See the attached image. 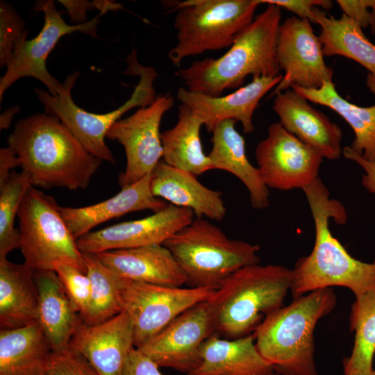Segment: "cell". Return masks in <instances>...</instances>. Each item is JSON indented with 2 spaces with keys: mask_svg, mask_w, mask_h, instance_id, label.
I'll return each instance as SVG.
<instances>
[{
  "mask_svg": "<svg viewBox=\"0 0 375 375\" xmlns=\"http://www.w3.org/2000/svg\"><path fill=\"white\" fill-rule=\"evenodd\" d=\"M302 190L313 218L315 238L310 253L299 258L292 269L293 298L333 286L347 288L355 297L375 290V260L365 262L352 257L329 228L331 219L338 224L346 222L344 206L331 198L319 178Z\"/></svg>",
  "mask_w": 375,
  "mask_h": 375,
  "instance_id": "obj_1",
  "label": "cell"
},
{
  "mask_svg": "<svg viewBox=\"0 0 375 375\" xmlns=\"http://www.w3.org/2000/svg\"><path fill=\"white\" fill-rule=\"evenodd\" d=\"M33 186L85 189L101 164L57 117L37 113L19 119L8 138Z\"/></svg>",
  "mask_w": 375,
  "mask_h": 375,
  "instance_id": "obj_2",
  "label": "cell"
},
{
  "mask_svg": "<svg viewBox=\"0 0 375 375\" xmlns=\"http://www.w3.org/2000/svg\"><path fill=\"white\" fill-rule=\"evenodd\" d=\"M281 24V8L267 4L224 55L196 60L179 69L176 75L189 91L211 97H219L225 90L238 89L250 75L278 76L276 47Z\"/></svg>",
  "mask_w": 375,
  "mask_h": 375,
  "instance_id": "obj_3",
  "label": "cell"
},
{
  "mask_svg": "<svg viewBox=\"0 0 375 375\" xmlns=\"http://www.w3.org/2000/svg\"><path fill=\"white\" fill-rule=\"evenodd\" d=\"M337 303L332 288L294 298L265 318L254 331L257 349L280 375H317L313 333Z\"/></svg>",
  "mask_w": 375,
  "mask_h": 375,
  "instance_id": "obj_4",
  "label": "cell"
},
{
  "mask_svg": "<svg viewBox=\"0 0 375 375\" xmlns=\"http://www.w3.org/2000/svg\"><path fill=\"white\" fill-rule=\"evenodd\" d=\"M292 282V269L280 265L245 266L228 276L208 300L215 333L235 339L254 333L281 308Z\"/></svg>",
  "mask_w": 375,
  "mask_h": 375,
  "instance_id": "obj_5",
  "label": "cell"
},
{
  "mask_svg": "<svg viewBox=\"0 0 375 375\" xmlns=\"http://www.w3.org/2000/svg\"><path fill=\"white\" fill-rule=\"evenodd\" d=\"M163 245L192 288L217 290L237 270L260 262L258 245L229 238L203 217L194 219Z\"/></svg>",
  "mask_w": 375,
  "mask_h": 375,
  "instance_id": "obj_6",
  "label": "cell"
},
{
  "mask_svg": "<svg viewBox=\"0 0 375 375\" xmlns=\"http://www.w3.org/2000/svg\"><path fill=\"white\" fill-rule=\"evenodd\" d=\"M128 66L124 74L138 75L140 81L131 97L120 107L109 112L96 114L78 107L72 97V89L79 76L75 72L68 75L57 96L49 92L35 88L34 92L44 107V112L57 117L81 142L93 156L112 164L115 160L105 142L110 127L129 110L135 107H146L156 99L153 86L158 73L151 67L141 65L137 59L135 49L126 57Z\"/></svg>",
  "mask_w": 375,
  "mask_h": 375,
  "instance_id": "obj_7",
  "label": "cell"
},
{
  "mask_svg": "<svg viewBox=\"0 0 375 375\" xmlns=\"http://www.w3.org/2000/svg\"><path fill=\"white\" fill-rule=\"evenodd\" d=\"M259 0H188L173 3L177 43L169 52L172 63L208 51L230 47L253 20Z\"/></svg>",
  "mask_w": 375,
  "mask_h": 375,
  "instance_id": "obj_8",
  "label": "cell"
},
{
  "mask_svg": "<svg viewBox=\"0 0 375 375\" xmlns=\"http://www.w3.org/2000/svg\"><path fill=\"white\" fill-rule=\"evenodd\" d=\"M54 198L32 186L17 217L24 264L33 272L53 270L54 262L69 263L86 273L83 254Z\"/></svg>",
  "mask_w": 375,
  "mask_h": 375,
  "instance_id": "obj_9",
  "label": "cell"
},
{
  "mask_svg": "<svg viewBox=\"0 0 375 375\" xmlns=\"http://www.w3.org/2000/svg\"><path fill=\"white\" fill-rule=\"evenodd\" d=\"M215 291L203 288L162 286L122 278V311L132 322L135 347L138 348L154 337L187 309L208 300Z\"/></svg>",
  "mask_w": 375,
  "mask_h": 375,
  "instance_id": "obj_10",
  "label": "cell"
},
{
  "mask_svg": "<svg viewBox=\"0 0 375 375\" xmlns=\"http://www.w3.org/2000/svg\"><path fill=\"white\" fill-rule=\"evenodd\" d=\"M34 10L42 11L44 23L39 34L26 40L28 31L15 43L12 60L5 74L0 79V101L6 90L18 79L30 76L38 79L47 88L53 96H57L62 83L54 78L47 70L46 60L60 39L74 32H81L97 38L99 16L81 24L69 25L58 11L52 0L38 1Z\"/></svg>",
  "mask_w": 375,
  "mask_h": 375,
  "instance_id": "obj_11",
  "label": "cell"
},
{
  "mask_svg": "<svg viewBox=\"0 0 375 375\" xmlns=\"http://www.w3.org/2000/svg\"><path fill=\"white\" fill-rule=\"evenodd\" d=\"M174 102L171 94L160 95L151 104L120 119L108 130L106 138L121 143L126 153L125 170L118 178L121 188L151 174L162 158L160 126L163 115L173 107Z\"/></svg>",
  "mask_w": 375,
  "mask_h": 375,
  "instance_id": "obj_12",
  "label": "cell"
},
{
  "mask_svg": "<svg viewBox=\"0 0 375 375\" xmlns=\"http://www.w3.org/2000/svg\"><path fill=\"white\" fill-rule=\"evenodd\" d=\"M255 155L265 185L285 191L303 189L318 178L323 160L279 122L269 126L267 136L258 143Z\"/></svg>",
  "mask_w": 375,
  "mask_h": 375,
  "instance_id": "obj_13",
  "label": "cell"
},
{
  "mask_svg": "<svg viewBox=\"0 0 375 375\" xmlns=\"http://www.w3.org/2000/svg\"><path fill=\"white\" fill-rule=\"evenodd\" d=\"M323 47L311 23L296 16L285 19L278 31L276 58L285 74L272 96L297 86L317 89L331 81L333 69L325 62Z\"/></svg>",
  "mask_w": 375,
  "mask_h": 375,
  "instance_id": "obj_14",
  "label": "cell"
},
{
  "mask_svg": "<svg viewBox=\"0 0 375 375\" xmlns=\"http://www.w3.org/2000/svg\"><path fill=\"white\" fill-rule=\"evenodd\" d=\"M214 333L212 312L207 300L187 309L137 349L159 367L188 374L198 365L203 343Z\"/></svg>",
  "mask_w": 375,
  "mask_h": 375,
  "instance_id": "obj_15",
  "label": "cell"
},
{
  "mask_svg": "<svg viewBox=\"0 0 375 375\" xmlns=\"http://www.w3.org/2000/svg\"><path fill=\"white\" fill-rule=\"evenodd\" d=\"M194 212L169 203L163 209L140 219L121 222L90 231L76 240L83 254L163 244L194 219Z\"/></svg>",
  "mask_w": 375,
  "mask_h": 375,
  "instance_id": "obj_16",
  "label": "cell"
},
{
  "mask_svg": "<svg viewBox=\"0 0 375 375\" xmlns=\"http://www.w3.org/2000/svg\"><path fill=\"white\" fill-rule=\"evenodd\" d=\"M283 75L253 77L252 81L225 96L211 97L189 91L181 87L177 99L188 106L203 122L206 130L212 132L219 123L233 119L240 122L245 133L254 131L253 115L263 96L276 88Z\"/></svg>",
  "mask_w": 375,
  "mask_h": 375,
  "instance_id": "obj_17",
  "label": "cell"
},
{
  "mask_svg": "<svg viewBox=\"0 0 375 375\" xmlns=\"http://www.w3.org/2000/svg\"><path fill=\"white\" fill-rule=\"evenodd\" d=\"M69 347L83 355L100 375H122L135 347L132 322L124 311L99 324L83 322Z\"/></svg>",
  "mask_w": 375,
  "mask_h": 375,
  "instance_id": "obj_18",
  "label": "cell"
},
{
  "mask_svg": "<svg viewBox=\"0 0 375 375\" xmlns=\"http://www.w3.org/2000/svg\"><path fill=\"white\" fill-rule=\"evenodd\" d=\"M272 108L279 123L323 158L337 160L342 153L340 128L292 89L274 95Z\"/></svg>",
  "mask_w": 375,
  "mask_h": 375,
  "instance_id": "obj_19",
  "label": "cell"
},
{
  "mask_svg": "<svg viewBox=\"0 0 375 375\" xmlns=\"http://www.w3.org/2000/svg\"><path fill=\"white\" fill-rule=\"evenodd\" d=\"M95 255L105 266L124 279L167 287L186 284L182 269L163 244L110 250Z\"/></svg>",
  "mask_w": 375,
  "mask_h": 375,
  "instance_id": "obj_20",
  "label": "cell"
},
{
  "mask_svg": "<svg viewBox=\"0 0 375 375\" xmlns=\"http://www.w3.org/2000/svg\"><path fill=\"white\" fill-rule=\"evenodd\" d=\"M152 194L175 206L192 210L197 217L220 222L226 214L222 193L201 183L194 174L161 160L151 174Z\"/></svg>",
  "mask_w": 375,
  "mask_h": 375,
  "instance_id": "obj_21",
  "label": "cell"
},
{
  "mask_svg": "<svg viewBox=\"0 0 375 375\" xmlns=\"http://www.w3.org/2000/svg\"><path fill=\"white\" fill-rule=\"evenodd\" d=\"M151 174L131 185L121 188L115 196L97 203L80 207H61L60 212L77 240L96 226L126 213L150 210L158 212L168 204L156 197L150 188Z\"/></svg>",
  "mask_w": 375,
  "mask_h": 375,
  "instance_id": "obj_22",
  "label": "cell"
},
{
  "mask_svg": "<svg viewBox=\"0 0 375 375\" xmlns=\"http://www.w3.org/2000/svg\"><path fill=\"white\" fill-rule=\"evenodd\" d=\"M274 371L258 352L253 333L235 339L214 333L203 343L199 362L187 375H271Z\"/></svg>",
  "mask_w": 375,
  "mask_h": 375,
  "instance_id": "obj_23",
  "label": "cell"
},
{
  "mask_svg": "<svg viewBox=\"0 0 375 375\" xmlns=\"http://www.w3.org/2000/svg\"><path fill=\"white\" fill-rule=\"evenodd\" d=\"M38 292V324L53 351L69 347L84 322L54 270L35 272Z\"/></svg>",
  "mask_w": 375,
  "mask_h": 375,
  "instance_id": "obj_24",
  "label": "cell"
},
{
  "mask_svg": "<svg viewBox=\"0 0 375 375\" xmlns=\"http://www.w3.org/2000/svg\"><path fill=\"white\" fill-rule=\"evenodd\" d=\"M235 121L219 123L212 130V147L208 155L212 169L226 171L247 188L252 207L262 210L269 206V188L264 183L259 170L249 160L245 140L235 128Z\"/></svg>",
  "mask_w": 375,
  "mask_h": 375,
  "instance_id": "obj_25",
  "label": "cell"
},
{
  "mask_svg": "<svg viewBox=\"0 0 375 375\" xmlns=\"http://www.w3.org/2000/svg\"><path fill=\"white\" fill-rule=\"evenodd\" d=\"M35 272L24 264L0 258V328L38 323V292Z\"/></svg>",
  "mask_w": 375,
  "mask_h": 375,
  "instance_id": "obj_26",
  "label": "cell"
},
{
  "mask_svg": "<svg viewBox=\"0 0 375 375\" xmlns=\"http://www.w3.org/2000/svg\"><path fill=\"white\" fill-rule=\"evenodd\" d=\"M319 35L324 56H341L351 59L367 71L366 85L375 94V44L365 35L362 28L342 14L340 18L328 16L317 8L315 10Z\"/></svg>",
  "mask_w": 375,
  "mask_h": 375,
  "instance_id": "obj_27",
  "label": "cell"
},
{
  "mask_svg": "<svg viewBox=\"0 0 375 375\" xmlns=\"http://www.w3.org/2000/svg\"><path fill=\"white\" fill-rule=\"evenodd\" d=\"M53 349L38 323L0 331V375H44Z\"/></svg>",
  "mask_w": 375,
  "mask_h": 375,
  "instance_id": "obj_28",
  "label": "cell"
},
{
  "mask_svg": "<svg viewBox=\"0 0 375 375\" xmlns=\"http://www.w3.org/2000/svg\"><path fill=\"white\" fill-rule=\"evenodd\" d=\"M203 122L187 105L178 106V122L161 133L162 160L175 168L199 176L212 170L210 160L203 152L200 130Z\"/></svg>",
  "mask_w": 375,
  "mask_h": 375,
  "instance_id": "obj_29",
  "label": "cell"
},
{
  "mask_svg": "<svg viewBox=\"0 0 375 375\" xmlns=\"http://www.w3.org/2000/svg\"><path fill=\"white\" fill-rule=\"evenodd\" d=\"M291 88L312 103L335 111L351 126L354 133L351 149L364 159L375 162V104L360 106L342 97L333 81L317 89Z\"/></svg>",
  "mask_w": 375,
  "mask_h": 375,
  "instance_id": "obj_30",
  "label": "cell"
},
{
  "mask_svg": "<svg viewBox=\"0 0 375 375\" xmlns=\"http://www.w3.org/2000/svg\"><path fill=\"white\" fill-rule=\"evenodd\" d=\"M349 317L353 347L343 360L344 375H372L375 354V290L355 297Z\"/></svg>",
  "mask_w": 375,
  "mask_h": 375,
  "instance_id": "obj_31",
  "label": "cell"
},
{
  "mask_svg": "<svg viewBox=\"0 0 375 375\" xmlns=\"http://www.w3.org/2000/svg\"><path fill=\"white\" fill-rule=\"evenodd\" d=\"M83 258L91 285L89 312L83 322L96 324L122 312V278L105 266L95 254H83Z\"/></svg>",
  "mask_w": 375,
  "mask_h": 375,
  "instance_id": "obj_32",
  "label": "cell"
},
{
  "mask_svg": "<svg viewBox=\"0 0 375 375\" xmlns=\"http://www.w3.org/2000/svg\"><path fill=\"white\" fill-rule=\"evenodd\" d=\"M32 186L29 176L22 171H13L0 185V258L20 248V233L14 227V222L24 197Z\"/></svg>",
  "mask_w": 375,
  "mask_h": 375,
  "instance_id": "obj_33",
  "label": "cell"
},
{
  "mask_svg": "<svg viewBox=\"0 0 375 375\" xmlns=\"http://www.w3.org/2000/svg\"><path fill=\"white\" fill-rule=\"evenodd\" d=\"M53 269L84 321L88 314L90 303L91 285L88 276L75 266L65 262H54Z\"/></svg>",
  "mask_w": 375,
  "mask_h": 375,
  "instance_id": "obj_34",
  "label": "cell"
},
{
  "mask_svg": "<svg viewBox=\"0 0 375 375\" xmlns=\"http://www.w3.org/2000/svg\"><path fill=\"white\" fill-rule=\"evenodd\" d=\"M25 22L15 8L5 1H0V66L8 67L12 60L17 41L26 32Z\"/></svg>",
  "mask_w": 375,
  "mask_h": 375,
  "instance_id": "obj_35",
  "label": "cell"
},
{
  "mask_svg": "<svg viewBox=\"0 0 375 375\" xmlns=\"http://www.w3.org/2000/svg\"><path fill=\"white\" fill-rule=\"evenodd\" d=\"M44 375H100L88 360L70 347L53 351Z\"/></svg>",
  "mask_w": 375,
  "mask_h": 375,
  "instance_id": "obj_36",
  "label": "cell"
},
{
  "mask_svg": "<svg viewBox=\"0 0 375 375\" xmlns=\"http://www.w3.org/2000/svg\"><path fill=\"white\" fill-rule=\"evenodd\" d=\"M261 3L274 4L296 15L299 19L317 24L315 10L317 8L329 10L333 3L330 0H259Z\"/></svg>",
  "mask_w": 375,
  "mask_h": 375,
  "instance_id": "obj_37",
  "label": "cell"
},
{
  "mask_svg": "<svg viewBox=\"0 0 375 375\" xmlns=\"http://www.w3.org/2000/svg\"><path fill=\"white\" fill-rule=\"evenodd\" d=\"M159 368L153 360L134 347L129 353L122 375H163Z\"/></svg>",
  "mask_w": 375,
  "mask_h": 375,
  "instance_id": "obj_38",
  "label": "cell"
},
{
  "mask_svg": "<svg viewBox=\"0 0 375 375\" xmlns=\"http://www.w3.org/2000/svg\"><path fill=\"white\" fill-rule=\"evenodd\" d=\"M343 14L356 22L362 28L369 27L370 10L367 0H338Z\"/></svg>",
  "mask_w": 375,
  "mask_h": 375,
  "instance_id": "obj_39",
  "label": "cell"
},
{
  "mask_svg": "<svg viewBox=\"0 0 375 375\" xmlns=\"http://www.w3.org/2000/svg\"><path fill=\"white\" fill-rule=\"evenodd\" d=\"M342 153L346 158L356 162L364 169L362 184L368 192L375 194V162L364 159L350 147H345Z\"/></svg>",
  "mask_w": 375,
  "mask_h": 375,
  "instance_id": "obj_40",
  "label": "cell"
},
{
  "mask_svg": "<svg viewBox=\"0 0 375 375\" xmlns=\"http://www.w3.org/2000/svg\"><path fill=\"white\" fill-rule=\"evenodd\" d=\"M58 2L65 8L71 22L78 24L87 22V12L96 8L95 0H59Z\"/></svg>",
  "mask_w": 375,
  "mask_h": 375,
  "instance_id": "obj_41",
  "label": "cell"
},
{
  "mask_svg": "<svg viewBox=\"0 0 375 375\" xmlns=\"http://www.w3.org/2000/svg\"><path fill=\"white\" fill-rule=\"evenodd\" d=\"M20 161L15 151L10 147L0 149V185L10 177L12 169L20 167Z\"/></svg>",
  "mask_w": 375,
  "mask_h": 375,
  "instance_id": "obj_42",
  "label": "cell"
},
{
  "mask_svg": "<svg viewBox=\"0 0 375 375\" xmlns=\"http://www.w3.org/2000/svg\"><path fill=\"white\" fill-rule=\"evenodd\" d=\"M20 110L19 106H14L8 108L0 115V129H8L13 119L14 116Z\"/></svg>",
  "mask_w": 375,
  "mask_h": 375,
  "instance_id": "obj_43",
  "label": "cell"
},
{
  "mask_svg": "<svg viewBox=\"0 0 375 375\" xmlns=\"http://www.w3.org/2000/svg\"><path fill=\"white\" fill-rule=\"evenodd\" d=\"M95 1L96 8L100 11V15L110 10H117L123 8L121 3L114 2L113 1L95 0Z\"/></svg>",
  "mask_w": 375,
  "mask_h": 375,
  "instance_id": "obj_44",
  "label": "cell"
},
{
  "mask_svg": "<svg viewBox=\"0 0 375 375\" xmlns=\"http://www.w3.org/2000/svg\"><path fill=\"white\" fill-rule=\"evenodd\" d=\"M367 4L370 10L369 28L372 35H375V0H367Z\"/></svg>",
  "mask_w": 375,
  "mask_h": 375,
  "instance_id": "obj_45",
  "label": "cell"
},
{
  "mask_svg": "<svg viewBox=\"0 0 375 375\" xmlns=\"http://www.w3.org/2000/svg\"><path fill=\"white\" fill-rule=\"evenodd\" d=\"M271 375H280V374H277V373H273V374H271Z\"/></svg>",
  "mask_w": 375,
  "mask_h": 375,
  "instance_id": "obj_46",
  "label": "cell"
},
{
  "mask_svg": "<svg viewBox=\"0 0 375 375\" xmlns=\"http://www.w3.org/2000/svg\"><path fill=\"white\" fill-rule=\"evenodd\" d=\"M372 375H375V370L373 371L372 372Z\"/></svg>",
  "mask_w": 375,
  "mask_h": 375,
  "instance_id": "obj_47",
  "label": "cell"
}]
</instances>
